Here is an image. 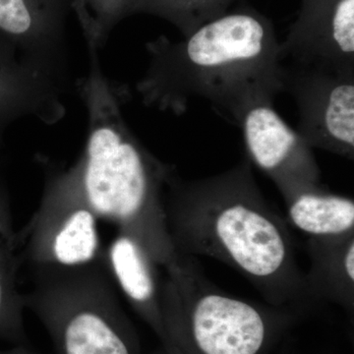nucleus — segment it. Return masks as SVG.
<instances>
[{
  "label": "nucleus",
  "mask_w": 354,
  "mask_h": 354,
  "mask_svg": "<svg viewBox=\"0 0 354 354\" xmlns=\"http://www.w3.org/2000/svg\"><path fill=\"white\" fill-rule=\"evenodd\" d=\"M165 211L176 253L230 266L272 306L307 312L313 304L292 235L261 192L246 155L205 178L186 180L174 169L165 185Z\"/></svg>",
  "instance_id": "nucleus-1"
},
{
  "label": "nucleus",
  "mask_w": 354,
  "mask_h": 354,
  "mask_svg": "<svg viewBox=\"0 0 354 354\" xmlns=\"http://www.w3.org/2000/svg\"><path fill=\"white\" fill-rule=\"evenodd\" d=\"M88 48V75L80 84L88 137L74 165L81 189L97 218L131 235L165 267L176 255L165 211V185L176 167L156 157L128 127L99 50Z\"/></svg>",
  "instance_id": "nucleus-2"
},
{
  "label": "nucleus",
  "mask_w": 354,
  "mask_h": 354,
  "mask_svg": "<svg viewBox=\"0 0 354 354\" xmlns=\"http://www.w3.org/2000/svg\"><path fill=\"white\" fill-rule=\"evenodd\" d=\"M149 65L136 84L148 106L185 113L191 101L205 99L232 118L247 99L281 91L279 44L271 28L251 13L209 21L172 43L147 44Z\"/></svg>",
  "instance_id": "nucleus-3"
},
{
  "label": "nucleus",
  "mask_w": 354,
  "mask_h": 354,
  "mask_svg": "<svg viewBox=\"0 0 354 354\" xmlns=\"http://www.w3.org/2000/svg\"><path fill=\"white\" fill-rule=\"evenodd\" d=\"M160 281L164 339L152 354H283L302 310L232 297L192 256L176 253Z\"/></svg>",
  "instance_id": "nucleus-4"
},
{
  "label": "nucleus",
  "mask_w": 354,
  "mask_h": 354,
  "mask_svg": "<svg viewBox=\"0 0 354 354\" xmlns=\"http://www.w3.org/2000/svg\"><path fill=\"white\" fill-rule=\"evenodd\" d=\"M32 268L26 308L43 324L57 354H141L104 256L85 265Z\"/></svg>",
  "instance_id": "nucleus-5"
},
{
  "label": "nucleus",
  "mask_w": 354,
  "mask_h": 354,
  "mask_svg": "<svg viewBox=\"0 0 354 354\" xmlns=\"http://www.w3.org/2000/svg\"><path fill=\"white\" fill-rule=\"evenodd\" d=\"M43 195L31 220L18 232L23 263L72 267L104 258L99 218L84 196L74 165H46Z\"/></svg>",
  "instance_id": "nucleus-6"
},
{
  "label": "nucleus",
  "mask_w": 354,
  "mask_h": 354,
  "mask_svg": "<svg viewBox=\"0 0 354 354\" xmlns=\"http://www.w3.org/2000/svg\"><path fill=\"white\" fill-rule=\"evenodd\" d=\"M281 91L299 113L297 131L312 149L354 157V70L281 62Z\"/></svg>",
  "instance_id": "nucleus-7"
},
{
  "label": "nucleus",
  "mask_w": 354,
  "mask_h": 354,
  "mask_svg": "<svg viewBox=\"0 0 354 354\" xmlns=\"http://www.w3.org/2000/svg\"><path fill=\"white\" fill-rule=\"evenodd\" d=\"M276 95L247 99L232 120L241 127L246 156L276 184L285 202L301 191L322 186L313 149L274 108Z\"/></svg>",
  "instance_id": "nucleus-8"
},
{
  "label": "nucleus",
  "mask_w": 354,
  "mask_h": 354,
  "mask_svg": "<svg viewBox=\"0 0 354 354\" xmlns=\"http://www.w3.org/2000/svg\"><path fill=\"white\" fill-rule=\"evenodd\" d=\"M66 76L26 57L0 38V142L20 118L53 125L64 118Z\"/></svg>",
  "instance_id": "nucleus-9"
},
{
  "label": "nucleus",
  "mask_w": 354,
  "mask_h": 354,
  "mask_svg": "<svg viewBox=\"0 0 354 354\" xmlns=\"http://www.w3.org/2000/svg\"><path fill=\"white\" fill-rule=\"evenodd\" d=\"M68 0H0V38L41 66L66 76Z\"/></svg>",
  "instance_id": "nucleus-10"
},
{
  "label": "nucleus",
  "mask_w": 354,
  "mask_h": 354,
  "mask_svg": "<svg viewBox=\"0 0 354 354\" xmlns=\"http://www.w3.org/2000/svg\"><path fill=\"white\" fill-rule=\"evenodd\" d=\"M104 262L113 283H118L132 308L152 329L158 341H162L160 281L155 261L131 235L118 230L104 252Z\"/></svg>",
  "instance_id": "nucleus-11"
},
{
  "label": "nucleus",
  "mask_w": 354,
  "mask_h": 354,
  "mask_svg": "<svg viewBox=\"0 0 354 354\" xmlns=\"http://www.w3.org/2000/svg\"><path fill=\"white\" fill-rule=\"evenodd\" d=\"M310 267L304 272L312 304L327 301L353 313L354 232L333 237H308Z\"/></svg>",
  "instance_id": "nucleus-12"
},
{
  "label": "nucleus",
  "mask_w": 354,
  "mask_h": 354,
  "mask_svg": "<svg viewBox=\"0 0 354 354\" xmlns=\"http://www.w3.org/2000/svg\"><path fill=\"white\" fill-rule=\"evenodd\" d=\"M22 264L10 194L6 178L0 174V341L14 346L28 344L23 319L25 297L18 288V272Z\"/></svg>",
  "instance_id": "nucleus-13"
},
{
  "label": "nucleus",
  "mask_w": 354,
  "mask_h": 354,
  "mask_svg": "<svg viewBox=\"0 0 354 354\" xmlns=\"http://www.w3.org/2000/svg\"><path fill=\"white\" fill-rule=\"evenodd\" d=\"M288 221L308 237L339 236L354 232V202L323 186L301 191L286 202Z\"/></svg>",
  "instance_id": "nucleus-14"
},
{
  "label": "nucleus",
  "mask_w": 354,
  "mask_h": 354,
  "mask_svg": "<svg viewBox=\"0 0 354 354\" xmlns=\"http://www.w3.org/2000/svg\"><path fill=\"white\" fill-rule=\"evenodd\" d=\"M69 6L75 11L88 46L97 50L108 41L114 26L141 0H68Z\"/></svg>",
  "instance_id": "nucleus-15"
},
{
  "label": "nucleus",
  "mask_w": 354,
  "mask_h": 354,
  "mask_svg": "<svg viewBox=\"0 0 354 354\" xmlns=\"http://www.w3.org/2000/svg\"><path fill=\"white\" fill-rule=\"evenodd\" d=\"M0 354H35L31 349L24 344L14 346L12 348L0 351Z\"/></svg>",
  "instance_id": "nucleus-16"
}]
</instances>
